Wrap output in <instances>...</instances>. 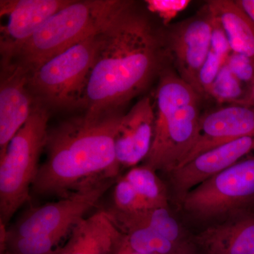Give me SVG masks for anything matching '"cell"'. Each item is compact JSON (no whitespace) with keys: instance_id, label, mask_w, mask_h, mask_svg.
Returning <instances> with one entry per match:
<instances>
[{"instance_id":"cell-13","label":"cell","mask_w":254,"mask_h":254,"mask_svg":"<svg viewBox=\"0 0 254 254\" xmlns=\"http://www.w3.org/2000/svg\"><path fill=\"white\" fill-rule=\"evenodd\" d=\"M155 114L151 100H138L120 120L115 138L120 168H133L149 153L154 135Z\"/></svg>"},{"instance_id":"cell-27","label":"cell","mask_w":254,"mask_h":254,"mask_svg":"<svg viewBox=\"0 0 254 254\" xmlns=\"http://www.w3.org/2000/svg\"><path fill=\"white\" fill-rule=\"evenodd\" d=\"M232 104L244 105V106L254 108V79L247 85L245 93L240 100H237Z\"/></svg>"},{"instance_id":"cell-4","label":"cell","mask_w":254,"mask_h":254,"mask_svg":"<svg viewBox=\"0 0 254 254\" xmlns=\"http://www.w3.org/2000/svg\"><path fill=\"white\" fill-rule=\"evenodd\" d=\"M125 1H71L46 21L9 64L21 66L29 75L45 62L96 34Z\"/></svg>"},{"instance_id":"cell-14","label":"cell","mask_w":254,"mask_h":254,"mask_svg":"<svg viewBox=\"0 0 254 254\" xmlns=\"http://www.w3.org/2000/svg\"><path fill=\"white\" fill-rule=\"evenodd\" d=\"M254 150V136L244 137L207 150L172 172L174 186L183 196L189 190L238 163Z\"/></svg>"},{"instance_id":"cell-29","label":"cell","mask_w":254,"mask_h":254,"mask_svg":"<svg viewBox=\"0 0 254 254\" xmlns=\"http://www.w3.org/2000/svg\"><path fill=\"white\" fill-rule=\"evenodd\" d=\"M116 254H141L138 253V252H134V251L132 250L131 247H129V245L127 243L126 237L125 238V240H124L123 243L122 244V245L120 246V249H119L118 252H117Z\"/></svg>"},{"instance_id":"cell-22","label":"cell","mask_w":254,"mask_h":254,"mask_svg":"<svg viewBox=\"0 0 254 254\" xmlns=\"http://www.w3.org/2000/svg\"><path fill=\"white\" fill-rule=\"evenodd\" d=\"M242 84L225 64L213 83L210 97L218 103L232 104L243 96L245 89Z\"/></svg>"},{"instance_id":"cell-26","label":"cell","mask_w":254,"mask_h":254,"mask_svg":"<svg viewBox=\"0 0 254 254\" xmlns=\"http://www.w3.org/2000/svg\"><path fill=\"white\" fill-rule=\"evenodd\" d=\"M211 17L212 35L210 50H213L214 53H216L226 63L227 58L232 53L230 43L221 23L212 13Z\"/></svg>"},{"instance_id":"cell-7","label":"cell","mask_w":254,"mask_h":254,"mask_svg":"<svg viewBox=\"0 0 254 254\" xmlns=\"http://www.w3.org/2000/svg\"><path fill=\"white\" fill-rule=\"evenodd\" d=\"M98 33L45 62L28 75V88L36 103L48 109L78 108L94 60Z\"/></svg>"},{"instance_id":"cell-19","label":"cell","mask_w":254,"mask_h":254,"mask_svg":"<svg viewBox=\"0 0 254 254\" xmlns=\"http://www.w3.org/2000/svg\"><path fill=\"white\" fill-rule=\"evenodd\" d=\"M131 250L145 254H193L191 247L170 242L148 227H131L122 231Z\"/></svg>"},{"instance_id":"cell-3","label":"cell","mask_w":254,"mask_h":254,"mask_svg":"<svg viewBox=\"0 0 254 254\" xmlns=\"http://www.w3.org/2000/svg\"><path fill=\"white\" fill-rule=\"evenodd\" d=\"M200 96L178 74L165 71L156 91L153 142L145 166L171 173L194 146L199 129Z\"/></svg>"},{"instance_id":"cell-25","label":"cell","mask_w":254,"mask_h":254,"mask_svg":"<svg viewBox=\"0 0 254 254\" xmlns=\"http://www.w3.org/2000/svg\"><path fill=\"white\" fill-rule=\"evenodd\" d=\"M225 64L242 83L248 85L254 79V62L248 57L232 52Z\"/></svg>"},{"instance_id":"cell-21","label":"cell","mask_w":254,"mask_h":254,"mask_svg":"<svg viewBox=\"0 0 254 254\" xmlns=\"http://www.w3.org/2000/svg\"><path fill=\"white\" fill-rule=\"evenodd\" d=\"M111 207L124 213H136L153 209L125 177L116 180Z\"/></svg>"},{"instance_id":"cell-18","label":"cell","mask_w":254,"mask_h":254,"mask_svg":"<svg viewBox=\"0 0 254 254\" xmlns=\"http://www.w3.org/2000/svg\"><path fill=\"white\" fill-rule=\"evenodd\" d=\"M105 210L121 232L131 227H148L176 245L190 247L168 208L150 209L136 213H122L111 207Z\"/></svg>"},{"instance_id":"cell-20","label":"cell","mask_w":254,"mask_h":254,"mask_svg":"<svg viewBox=\"0 0 254 254\" xmlns=\"http://www.w3.org/2000/svg\"><path fill=\"white\" fill-rule=\"evenodd\" d=\"M124 177L152 208H168L166 188L154 170L145 165L133 167Z\"/></svg>"},{"instance_id":"cell-15","label":"cell","mask_w":254,"mask_h":254,"mask_svg":"<svg viewBox=\"0 0 254 254\" xmlns=\"http://www.w3.org/2000/svg\"><path fill=\"white\" fill-rule=\"evenodd\" d=\"M104 210H99L78 222L59 254H116L125 240Z\"/></svg>"},{"instance_id":"cell-8","label":"cell","mask_w":254,"mask_h":254,"mask_svg":"<svg viewBox=\"0 0 254 254\" xmlns=\"http://www.w3.org/2000/svg\"><path fill=\"white\" fill-rule=\"evenodd\" d=\"M184 210L202 220L240 215L254 207V155L220 172L182 197Z\"/></svg>"},{"instance_id":"cell-6","label":"cell","mask_w":254,"mask_h":254,"mask_svg":"<svg viewBox=\"0 0 254 254\" xmlns=\"http://www.w3.org/2000/svg\"><path fill=\"white\" fill-rule=\"evenodd\" d=\"M117 179H105L75 190L67 196L32 207L11 226L0 225L6 237H28L42 253H52L88 211L99 203Z\"/></svg>"},{"instance_id":"cell-16","label":"cell","mask_w":254,"mask_h":254,"mask_svg":"<svg viewBox=\"0 0 254 254\" xmlns=\"http://www.w3.org/2000/svg\"><path fill=\"white\" fill-rule=\"evenodd\" d=\"M202 254H254V213L237 215L195 237Z\"/></svg>"},{"instance_id":"cell-11","label":"cell","mask_w":254,"mask_h":254,"mask_svg":"<svg viewBox=\"0 0 254 254\" xmlns=\"http://www.w3.org/2000/svg\"><path fill=\"white\" fill-rule=\"evenodd\" d=\"M28 88V73L15 64L1 66L0 158L11 138L26 123L34 107Z\"/></svg>"},{"instance_id":"cell-23","label":"cell","mask_w":254,"mask_h":254,"mask_svg":"<svg viewBox=\"0 0 254 254\" xmlns=\"http://www.w3.org/2000/svg\"><path fill=\"white\" fill-rule=\"evenodd\" d=\"M147 8L158 15L165 25H168L177 15L186 9L189 0H145Z\"/></svg>"},{"instance_id":"cell-28","label":"cell","mask_w":254,"mask_h":254,"mask_svg":"<svg viewBox=\"0 0 254 254\" xmlns=\"http://www.w3.org/2000/svg\"><path fill=\"white\" fill-rule=\"evenodd\" d=\"M235 1L254 22V0H237Z\"/></svg>"},{"instance_id":"cell-9","label":"cell","mask_w":254,"mask_h":254,"mask_svg":"<svg viewBox=\"0 0 254 254\" xmlns=\"http://www.w3.org/2000/svg\"><path fill=\"white\" fill-rule=\"evenodd\" d=\"M211 21L206 4L195 16L174 25L167 36L179 76L201 97L199 75L211 46Z\"/></svg>"},{"instance_id":"cell-31","label":"cell","mask_w":254,"mask_h":254,"mask_svg":"<svg viewBox=\"0 0 254 254\" xmlns=\"http://www.w3.org/2000/svg\"></svg>"},{"instance_id":"cell-30","label":"cell","mask_w":254,"mask_h":254,"mask_svg":"<svg viewBox=\"0 0 254 254\" xmlns=\"http://www.w3.org/2000/svg\"><path fill=\"white\" fill-rule=\"evenodd\" d=\"M60 249H59V250H57L56 252H53V253H51V254H59ZM1 254H21L15 253V252H9V251H4V252H1Z\"/></svg>"},{"instance_id":"cell-24","label":"cell","mask_w":254,"mask_h":254,"mask_svg":"<svg viewBox=\"0 0 254 254\" xmlns=\"http://www.w3.org/2000/svg\"><path fill=\"white\" fill-rule=\"evenodd\" d=\"M225 63L220 56L210 50L208 58L200 71L199 83L203 97L210 96L213 83Z\"/></svg>"},{"instance_id":"cell-1","label":"cell","mask_w":254,"mask_h":254,"mask_svg":"<svg viewBox=\"0 0 254 254\" xmlns=\"http://www.w3.org/2000/svg\"><path fill=\"white\" fill-rule=\"evenodd\" d=\"M161 43L149 21L133 9V3L125 1L98 33L78 108L93 115L121 112L160 69Z\"/></svg>"},{"instance_id":"cell-10","label":"cell","mask_w":254,"mask_h":254,"mask_svg":"<svg viewBox=\"0 0 254 254\" xmlns=\"http://www.w3.org/2000/svg\"><path fill=\"white\" fill-rule=\"evenodd\" d=\"M72 0H1V66L9 64L40 28Z\"/></svg>"},{"instance_id":"cell-17","label":"cell","mask_w":254,"mask_h":254,"mask_svg":"<svg viewBox=\"0 0 254 254\" xmlns=\"http://www.w3.org/2000/svg\"><path fill=\"white\" fill-rule=\"evenodd\" d=\"M226 33L232 53L245 55L254 62V22L236 1L213 0L208 3Z\"/></svg>"},{"instance_id":"cell-12","label":"cell","mask_w":254,"mask_h":254,"mask_svg":"<svg viewBox=\"0 0 254 254\" xmlns=\"http://www.w3.org/2000/svg\"><path fill=\"white\" fill-rule=\"evenodd\" d=\"M247 136H254V108L230 104L201 115L194 146L179 168L207 150Z\"/></svg>"},{"instance_id":"cell-2","label":"cell","mask_w":254,"mask_h":254,"mask_svg":"<svg viewBox=\"0 0 254 254\" xmlns=\"http://www.w3.org/2000/svg\"><path fill=\"white\" fill-rule=\"evenodd\" d=\"M123 114L81 116L48 129L46 158L40 165L31 195L62 198L86 185L118 178L120 166L115 138Z\"/></svg>"},{"instance_id":"cell-5","label":"cell","mask_w":254,"mask_h":254,"mask_svg":"<svg viewBox=\"0 0 254 254\" xmlns=\"http://www.w3.org/2000/svg\"><path fill=\"white\" fill-rule=\"evenodd\" d=\"M48 109L35 103L26 123L0 158V223L8 226L14 214L31 198V188L46 148Z\"/></svg>"}]
</instances>
